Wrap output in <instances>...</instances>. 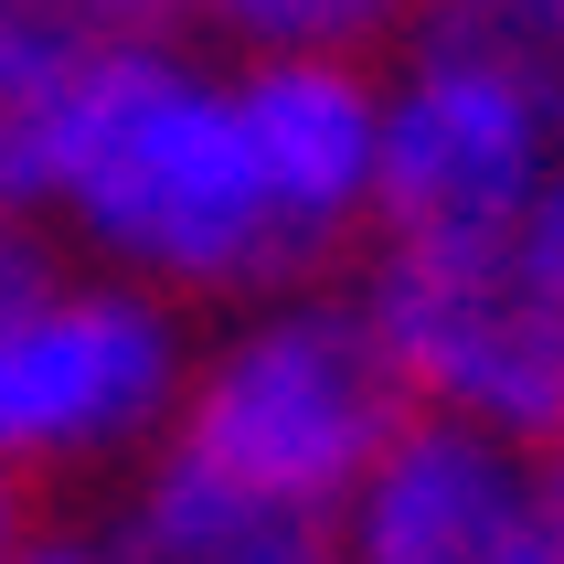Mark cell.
I'll use <instances>...</instances> for the list:
<instances>
[{
    "label": "cell",
    "mask_w": 564,
    "mask_h": 564,
    "mask_svg": "<svg viewBox=\"0 0 564 564\" xmlns=\"http://www.w3.org/2000/svg\"><path fill=\"white\" fill-rule=\"evenodd\" d=\"M405 415L415 405L373 341L362 288L246 299L192 351L171 437L139 469L128 564H214L267 533H330Z\"/></svg>",
    "instance_id": "cell-1"
},
{
    "label": "cell",
    "mask_w": 564,
    "mask_h": 564,
    "mask_svg": "<svg viewBox=\"0 0 564 564\" xmlns=\"http://www.w3.org/2000/svg\"><path fill=\"white\" fill-rule=\"evenodd\" d=\"M43 214L160 299H278L310 288L256 182L235 75L182 43H75L54 96Z\"/></svg>",
    "instance_id": "cell-2"
},
{
    "label": "cell",
    "mask_w": 564,
    "mask_h": 564,
    "mask_svg": "<svg viewBox=\"0 0 564 564\" xmlns=\"http://www.w3.org/2000/svg\"><path fill=\"white\" fill-rule=\"evenodd\" d=\"M182 383V299L139 278H54L32 310L0 319V479L107 469L128 447H160Z\"/></svg>",
    "instance_id": "cell-3"
},
{
    "label": "cell",
    "mask_w": 564,
    "mask_h": 564,
    "mask_svg": "<svg viewBox=\"0 0 564 564\" xmlns=\"http://www.w3.org/2000/svg\"><path fill=\"white\" fill-rule=\"evenodd\" d=\"M373 341L394 362L415 415L501 437L522 458L564 447V310L522 278V256H405L383 246V267L362 278Z\"/></svg>",
    "instance_id": "cell-4"
},
{
    "label": "cell",
    "mask_w": 564,
    "mask_h": 564,
    "mask_svg": "<svg viewBox=\"0 0 564 564\" xmlns=\"http://www.w3.org/2000/svg\"><path fill=\"white\" fill-rule=\"evenodd\" d=\"M554 160H564V139L511 86H490L469 64H437V54H405L383 75L373 235L405 256H490L522 235Z\"/></svg>",
    "instance_id": "cell-5"
},
{
    "label": "cell",
    "mask_w": 564,
    "mask_h": 564,
    "mask_svg": "<svg viewBox=\"0 0 564 564\" xmlns=\"http://www.w3.org/2000/svg\"><path fill=\"white\" fill-rule=\"evenodd\" d=\"M341 564H554V511H543V458L437 415H405L362 490L330 522Z\"/></svg>",
    "instance_id": "cell-6"
},
{
    "label": "cell",
    "mask_w": 564,
    "mask_h": 564,
    "mask_svg": "<svg viewBox=\"0 0 564 564\" xmlns=\"http://www.w3.org/2000/svg\"><path fill=\"white\" fill-rule=\"evenodd\" d=\"M235 118H246L256 182L278 214L299 278L351 235H373L383 192V75L341 54H235Z\"/></svg>",
    "instance_id": "cell-7"
},
{
    "label": "cell",
    "mask_w": 564,
    "mask_h": 564,
    "mask_svg": "<svg viewBox=\"0 0 564 564\" xmlns=\"http://www.w3.org/2000/svg\"><path fill=\"white\" fill-rule=\"evenodd\" d=\"M405 54H437V64H469V75L511 86L564 139V0H426Z\"/></svg>",
    "instance_id": "cell-8"
},
{
    "label": "cell",
    "mask_w": 564,
    "mask_h": 564,
    "mask_svg": "<svg viewBox=\"0 0 564 564\" xmlns=\"http://www.w3.org/2000/svg\"><path fill=\"white\" fill-rule=\"evenodd\" d=\"M75 43H86V32L54 22L43 0H11V11H0V224H32V214H43L54 96H64Z\"/></svg>",
    "instance_id": "cell-9"
},
{
    "label": "cell",
    "mask_w": 564,
    "mask_h": 564,
    "mask_svg": "<svg viewBox=\"0 0 564 564\" xmlns=\"http://www.w3.org/2000/svg\"><path fill=\"white\" fill-rule=\"evenodd\" d=\"M426 0H203V22L235 54H341L373 64L383 43H405Z\"/></svg>",
    "instance_id": "cell-10"
},
{
    "label": "cell",
    "mask_w": 564,
    "mask_h": 564,
    "mask_svg": "<svg viewBox=\"0 0 564 564\" xmlns=\"http://www.w3.org/2000/svg\"><path fill=\"white\" fill-rule=\"evenodd\" d=\"M43 11L96 43H171L182 22H203V0H43Z\"/></svg>",
    "instance_id": "cell-11"
},
{
    "label": "cell",
    "mask_w": 564,
    "mask_h": 564,
    "mask_svg": "<svg viewBox=\"0 0 564 564\" xmlns=\"http://www.w3.org/2000/svg\"><path fill=\"white\" fill-rule=\"evenodd\" d=\"M511 256H522V278L543 288L564 310V160H554V182L533 192V214H522V235H511Z\"/></svg>",
    "instance_id": "cell-12"
},
{
    "label": "cell",
    "mask_w": 564,
    "mask_h": 564,
    "mask_svg": "<svg viewBox=\"0 0 564 564\" xmlns=\"http://www.w3.org/2000/svg\"><path fill=\"white\" fill-rule=\"evenodd\" d=\"M54 278H64V267H54V246H43L32 224H0V319H11V310H32V299H43Z\"/></svg>",
    "instance_id": "cell-13"
},
{
    "label": "cell",
    "mask_w": 564,
    "mask_h": 564,
    "mask_svg": "<svg viewBox=\"0 0 564 564\" xmlns=\"http://www.w3.org/2000/svg\"><path fill=\"white\" fill-rule=\"evenodd\" d=\"M0 564H128V554H107V543H86V533H22Z\"/></svg>",
    "instance_id": "cell-14"
},
{
    "label": "cell",
    "mask_w": 564,
    "mask_h": 564,
    "mask_svg": "<svg viewBox=\"0 0 564 564\" xmlns=\"http://www.w3.org/2000/svg\"><path fill=\"white\" fill-rule=\"evenodd\" d=\"M214 564H341V554H330V533H267V543H246V554H214Z\"/></svg>",
    "instance_id": "cell-15"
},
{
    "label": "cell",
    "mask_w": 564,
    "mask_h": 564,
    "mask_svg": "<svg viewBox=\"0 0 564 564\" xmlns=\"http://www.w3.org/2000/svg\"><path fill=\"white\" fill-rule=\"evenodd\" d=\"M543 511H554V564H564V447L543 458Z\"/></svg>",
    "instance_id": "cell-16"
},
{
    "label": "cell",
    "mask_w": 564,
    "mask_h": 564,
    "mask_svg": "<svg viewBox=\"0 0 564 564\" xmlns=\"http://www.w3.org/2000/svg\"><path fill=\"white\" fill-rule=\"evenodd\" d=\"M22 533H32V522H22V479H0V554H11Z\"/></svg>",
    "instance_id": "cell-17"
},
{
    "label": "cell",
    "mask_w": 564,
    "mask_h": 564,
    "mask_svg": "<svg viewBox=\"0 0 564 564\" xmlns=\"http://www.w3.org/2000/svg\"><path fill=\"white\" fill-rule=\"evenodd\" d=\"M0 11H11V0H0Z\"/></svg>",
    "instance_id": "cell-18"
}]
</instances>
